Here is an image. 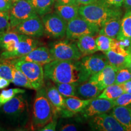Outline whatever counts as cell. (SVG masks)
<instances>
[{
	"mask_svg": "<svg viewBox=\"0 0 131 131\" xmlns=\"http://www.w3.org/2000/svg\"><path fill=\"white\" fill-rule=\"evenodd\" d=\"M45 78L54 83L80 84L88 81L89 75L83 68L81 61H59L53 60L44 65Z\"/></svg>",
	"mask_w": 131,
	"mask_h": 131,
	"instance_id": "1",
	"label": "cell"
},
{
	"mask_svg": "<svg viewBox=\"0 0 131 131\" xmlns=\"http://www.w3.org/2000/svg\"><path fill=\"white\" fill-rule=\"evenodd\" d=\"M78 13L80 16L100 29L109 19L122 17V15L119 8L110 6L103 0L92 4L81 5L79 6Z\"/></svg>",
	"mask_w": 131,
	"mask_h": 131,
	"instance_id": "2",
	"label": "cell"
},
{
	"mask_svg": "<svg viewBox=\"0 0 131 131\" xmlns=\"http://www.w3.org/2000/svg\"><path fill=\"white\" fill-rule=\"evenodd\" d=\"M53 117L52 106L47 96L45 86L37 90L32 112V123L37 127H42Z\"/></svg>",
	"mask_w": 131,
	"mask_h": 131,
	"instance_id": "3",
	"label": "cell"
},
{
	"mask_svg": "<svg viewBox=\"0 0 131 131\" xmlns=\"http://www.w3.org/2000/svg\"><path fill=\"white\" fill-rule=\"evenodd\" d=\"M11 61L15 67L20 70L27 77L34 89L38 90L45 84V74L42 66L30 61L12 59Z\"/></svg>",
	"mask_w": 131,
	"mask_h": 131,
	"instance_id": "4",
	"label": "cell"
},
{
	"mask_svg": "<svg viewBox=\"0 0 131 131\" xmlns=\"http://www.w3.org/2000/svg\"><path fill=\"white\" fill-rule=\"evenodd\" d=\"M100 28L97 26L91 24L81 16L78 15L68 23L66 36L69 40H78L80 37L84 35L96 36Z\"/></svg>",
	"mask_w": 131,
	"mask_h": 131,
	"instance_id": "5",
	"label": "cell"
},
{
	"mask_svg": "<svg viewBox=\"0 0 131 131\" xmlns=\"http://www.w3.org/2000/svg\"><path fill=\"white\" fill-rule=\"evenodd\" d=\"M49 50L53 60L59 61H77L83 57L77 44L68 40L55 42Z\"/></svg>",
	"mask_w": 131,
	"mask_h": 131,
	"instance_id": "6",
	"label": "cell"
},
{
	"mask_svg": "<svg viewBox=\"0 0 131 131\" xmlns=\"http://www.w3.org/2000/svg\"><path fill=\"white\" fill-rule=\"evenodd\" d=\"M37 15H38L27 0H15L9 11L10 28Z\"/></svg>",
	"mask_w": 131,
	"mask_h": 131,
	"instance_id": "7",
	"label": "cell"
},
{
	"mask_svg": "<svg viewBox=\"0 0 131 131\" xmlns=\"http://www.w3.org/2000/svg\"><path fill=\"white\" fill-rule=\"evenodd\" d=\"M45 34L53 38H62L66 36L68 23L54 12L41 16Z\"/></svg>",
	"mask_w": 131,
	"mask_h": 131,
	"instance_id": "8",
	"label": "cell"
},
{
	"mask_svg": "<svg viewBox=\"0 0 131 131\" xmlns=\"http://www.w3.org/2000/svg\"><path fill=\"white\" fill-rule=\"evenodd\" d=\"M89 122L92 129L100 131H126L112 115L104 114L94 116Z\"/></svg>",
	"mask_w": 131,
	"mask_h": 131,
	"instance_id": "9",
	"label": "cell"
},
{
	"mask_svg": "<svg viewBox=\"0 0 131 131\" xmlns=\"http://www.w3.org/2000/svg\"><path fill=\"white\" fill-rule=\"evenodd\" d=\"M104 53L107 59L109 64L118 70L120 69L127 68V63L131 55V49H125L117 40L115 46Z\"/></svg>",
	"mask_w": 131,
	"mask_h": 131,
	"instance_id": "10",
	"label": "cell"
},
{
	"mask_svg": "<svg viewBox=\"0 0 131 131\" xmlns=\"http://www.w3.org/2000/svg\"><path fill=\"white\" fill-rule=\"evenodd\" d=\"M10 30L33 38L41 37L45 34L43 24L39 15L23 21Z\"/></svg>",
	"mask_w": 131,
	"mask_h": 131,
	"instance_id": "11",
	"label": "cell"
},
{
	"mask_svg": "<svg viewBox=\"0 0 131 131\" xmlns=\"http://www.w3.org/2000/svg\"><path fill=\"white\" fill-rule=\"evenodd\" d=\"M38 40L35 38L19 34V44L15 51L12 52L4 51L1 54V58L12 60L20 58L29 53L33 49L38 47Z\"/></svg>",
	"mask_w": 131,
	"mask_h": 131,
	"instance_id": "12",
	"label": "cell"
},
{
	"mask_svg": "<svg viewBox=\"0 0 131 131\" xmlns=\"http://www.w3.org/2000/svg\"><path fill=\"white\" fill-rule=\"evenodd\" d=\"M27 101L24 96L18 94L5 103L0 111L7 117L18 118L27 109Z\"/></svg>",
	"mask_w": 131,
	"mask_h": 131,
	"instance_id": "13",
	"label": "cell"
},
{
	"mask_svg": "<svg viewBox=\"0 0 131 131\" xmlns=\"http://www.w3.org/2000/svg\"><path fill=\"white\" fill-rule=\"evenodd\" d=\"M114 106V101L96 97L92 100L82 112L86 118L92 117L97 115L107 113Z\"/></svg>",
	"mask_w": 131,
	"mask_h": 131,
	"instance_id": "14",
	"label": "cell"
},
{
	"mask_svg": "<svg viewBox=\"0 0 131 131\" xmlns=\"http://www.w3.org/2000/svg\"><path fill=\"white\" fill-rule=\"evenodd\" d=\"M81 63L90 77L100 72L109 64L106 55L101 54L84 56L81 59Z\"/></svg>",
	"mask_w": 131,
	"mask_h": 131,
	"instance_id": "15",
	"label": "cell"
},
{
	"mask_svg": "<svg viewBox=\"0 0 131 131\" xmlns=\"http://www.w3.org/2000/svg\"><path fill=\"white\" fill-rule=\"evenodd\" d=\"M118 70L110 64H107L100 72L91 75L89 80L95 82L103 90L106 87L115 83Z\"/></svg>",
	"mask_w": 131,
	"mask_h": 131,
	"instance_id": "16",
	"label": "cell"
},
{
	"mask_svg": "<svg viewBox=\"0 0 131 131\" xmlns=\"http://www.w3.org/2000/svg\"><path fill=\"white\" fill-rule=\"evenodd\" d=\"M16 59L40 64L42 66L46 64L53 60L49 49L45 46H38L29 53Z\"/></svg>",
	"mask_w": 131,
	"mask_h": 131,
	"instance_id": "17",
	"label": "cell"
},
{
	"mask_svg": "<svg viewBox=\"0 0 131 131\" xmlns=\"http://www.w3.org/2000/svg\"><path fill=\"white\" fill-rule=\"evenodd\" d=\"M45 88L47 96L53 108V116H56L65 109L64 97L60 94L55 85L48 83Z\"/></svg>",
	"mask_w": 131,
	"mask_h": 131,
	"instance_id": "18",
	"label": "cell"
},
{
	"mask_svg": "<svg viewBox=\"0 0 131 131\" xmlns=\"http://www.w3.org/2000/svg\"><path fill=\"white\" fill-rule=\"evenodd\" d=\"M102 91L96 83L88 80L78 85L76 95L82 99H94L98 97Z\"/></svg>",
	"mask_w": 131,
	"mask_h": 131,
	"instance_id": "19",
	"label": "cell"
},
{
	"mask_svg": "<svg viewBox=\"0 0 131 131\" xmlns=\"http://www.w3.org/2000/svg\"><path fill=\"white\" fill-rule=\"evenodd\" d=\"M112 115L126 129L131 131V107L115 106L112 108Z\"/></svg>",
	"mask_w": 131,
	"mask_h": 131,
	"instance_id": "20",
	"label": "cell"
},
{
	"mask_svg": "<svg viewBox=\"0 0 131 131\" xmlns=\"http://www.w3.org/2000/svg\"><path fill=\"white\" fill-rule=\"evenodd\" d=\"M77 45L83 56L94 54L98 51L95 35H86L80 37L77 42Z\"/></svg>",
	"mask_w": 131,
	"mask_h": 131,
	"instance_id": "21",
	"label": "cell"
},
{
	"mask_svg": "<svg viewBox=\"0 0 131 131\" xmlns=\"http://www.w3.org/2000/svg\"><path fill=\"white\" fill-rule=\"evenodd\" d=\"M79 6L76 5L61 4L55 3L54 10L57 14L68 23L79 15Z\"/></svg>",
	"mask_w": 131,
	"mask_h": 131,
	"instance_id": "22",
	"label": "cell"
},
{
	"mask_svg": "<svg viewBox=\"0 0 131 131\" xmlns=\"http://www.w3.org/2000/svg\"><path fill=\"white\" fill-rule=\"evenodd\" d=\"M19 41V34L10 30L0 37V48L6 52H14L17 49Z\"/></svg>",
	"mask_w": 131,
	"mask_h": 131,
	"instance_id": "23",
	"label": "cell"
},
{
	"mask_svg": "<svg viewBox=\"0 0 131 131\" xmlns=\"http://www.w3.org/2000/svg\"><path fill=\"white\" fill-rule=\"evenodd\" d=\"M64 99L65 109L72 114L82 112L92 100L82 99L76 96L64 97Z\"/></svg>",
	"mask_w": 131,
	"mask_h": 131,
	"instance_id": "24",
	"label": "cell"
},
{
	"mask_svg": "<svg viewBox=\"0 0 131 131\" xmlns=\"http://www.w3.org/2000/svg\"><path fill=\"white\" fill-rule=\"evenodd\" d=\"M121 22V17L114 18L109 19L100 29L98 34H102L116 39L120 31Z\"/></svg>",
	"mask_w": 131,
	"mask_h": 131,
	"instance_id": "25",
	"label": "cell"
},
{
	"mask_svg": "<svg viewBox=\"0 0 131 131\" xmlns=\"http://www.w3.org/2000/svg\"><path fill=\"white\" fill-rule=\"evenodd\" d=\"M117 40H127L131 41V9L127 10L122 19L120 31Z\"/></svg>",
	"mask_w": 131,
	"mask_h": 131,
	"instance_id": "26",
	"label": "cell"
},
{
	"mask_svg": "<svg viewBox=\"0 0 131 131\" xmlns=\"http://www.w3.org/2000/svg\"><path fill=\"white\" fill-rule=\"evenodd\" d=\"M39 16H42L51 12L55 0H27Z\"/></svg>",
	"mask_w": 131,
	"mask_h": 131,
	"instance_id": "27",
	"label": "cell"
},
{
	"mask_svg": "<svg viewBox=\"0 0 131 131\" xmlns=\"http://www.w3.org/2000/svg\"><path fill=\"white\" fill-rule=\"evenodd\" d=\"M124 92V89L122 85L114 83L104 88L98 97L114 101Z\"/></svg>",
	"mask_w": 131,
	"mask_h": 131,
	"instance_id": "28",
	"label": "cell"
},
{
	"mask_svg": "<svg viewBox=\"0 0 131 131\" xmlns=\"http://www.w3.org/2000/svg\"><path fill=\"white\" fill-rule=\"evenodd\" d=\"M117 42V40L102 34L96 36V43L98 51L106 52L112 49Z\"/></svg>",
	"mask_w": 131,
	"mask_h": 131,
	"instance_id": "29",
	"label": "cell"
},
{
	"mask_svg": "<svg viewBox=\"0 0 131 131\" xmlns=\"http://www.w3.org/2000/svg\"><path fill=\"white\" fill-rule=\"evenodd\" d=\"M13 80L12 83L16 86L27 88V89H34L30 81L25 75L20 70L16 69L14 65L12 68Z\"/></svg>",
	"mask_w": 131,
	"mask_h": 131,
	"instance_id": "30",
	"label": "cell"
},
{
	"mask_svg": "<svg viewBox=\"0 0 131 131\" xmlns=\"http://www.w3.org/2000/svg\"><path fill=\"white\" fill-rule=\"evenodd\" d=\"M55 83L58 91L64 97L76 95L77 87L78 84H75V83Z\"/></svg>",
	"mask_w": 131,
	"mask_h": 131,
	"instance_id": "31",
	"label": "cell"
},
{
	"mask_svg": "<svg viewBox=\"0 0 131 131\" xmlns=\"http://www.w3.org/2000/svg\"><path fill=\"white\" fill-rule=\"evenodd\" d=\"M13 63L11 60L0 58V76L12 82Z\"/></svg>",
	"mask_w": 131,
	"mask_h": 131,
	"instance_id": "32",
	"label": "cell"
},
{
	"mask_svg": "<svg viewBox=\"0 0 131 131\" xmlns=\"http://www.w3.org/2000/svg\"><path fill=\"white\" fill-rule=\"evenodd\" d=\"M25 92V90L20 88H12L9 89L3 90L0 93V109L5 103L10 100L16 95L24 94Z\"/></svg>",
	"mask_w": 131,
	"mask_h": 131,
	"instance_id": "33",
	"label": "cell"
},
{
	"mask_svg": "<svg viewBox=\"0 0 131 131\" xmlns=\"http://www.w3.org/2000/svg\"><path fill=\"white\" fill-rule=\"evenodd\" d=\"M9 12L0 11V37L10 30Z\"/></svg>",
	"mask_w": 131,
	"mask_h": 131,
	"instance_id": "34",
	"label": "cell"
},
{
	"mask_svg": "<svg viewBox=\"0 0 131 131\" xmlns=\"http://www.w3.org/2000/svg\"><path fill=\"white\" fill-rule=\"evenodd\" d=\"M131 80V70L127 68H124L119 69L116 75L115 83L122 84L125 82Z\"/></svg>",
	"mask_w": 131,
	"mask_h": 131,
	"instance_id": "35",
	"label": "cell"
},
{
	"mask_svg": "<svg viewBox=\"0 0 131 131\" xmlns=\"http://www.w3.org/2000/svg\"><path fill=\"white\" fill-rule=\"evenodd\" d=\"M115 106H127L131 104V94L124 92L114 101Z\"/></svg>",
	"mask_w": 131,
	"mask_h": 131,
	"instance_id": "36",
	"label": "cell"
},
{
	"mask_svg": "<svg viewBox=\"0 0 131 131\" xmlns=\"http://www.w3.org/2000/svg\"><path fill=\"white\" fill-rule=\"evenodd\" d=\"M56 116H53V118L48 123L41 127V129H39V130L41 131H54L56 130V127L57 124V121L56 119Z\"/></svg>",
	"mask_w": 131,
	"mask_h": 131,
	"instance_id": "37",
	"label": "cell"
},
{
	"mask_svg": "<svg viewBox=\"0 0 131 131\" xmlns=\"http://www.w3.org/2000/svg\"><path fill=\"white\" fill-rule=\"evenodd\" d=\"M13 0H0V11L9 12L12 7Z\"/></svg>",
	"mask_w": 131,
	"mask_h": 131,
	"instance_id": "38",
	"label": "cell"
},
{
	"mask_svg": "<svg viewBox=\"0 0 131 131\" xmlns=\"http://www.w3.org/2000/svg\"><path fill=\"white\" fill-rule=\"evenodd\" d=\"M104 3L112 7L119 8L123 5L124 0H103Z\"/></svg>",
	"mask_w": 131,
	"mask_h": 131,
	"instance_id": "39",
	"label": "cell"
},
{
	"mask_svg": "<svg viewBox=\"0 0 131 131\" xmlns=\"http://www.w3.org/2000/svg\"><path fill=\"white\" fill-rule=\"evenodd\" d=\"M55 3L61 4H70L80 6L77 0H55Z\"/></svg>",
	"mask_w": 131,
	"mask_h": 131,
	"instance_id": "40",
	"label": "cell"
},
{
	"mask_svg": "<svg viewBox=\"0 0 131 131\" xmlns=\"http://www.w3.org/2000/svg\"><path fill=\"white\" fill-rule=\"evenodd\" d=\"M10 83L11 81H10L9 80L0 76V90L4 89V88H7V86H9Z\"/></svg>",
	"mask_w": 131,
	"mask_h": 131,
	"instance_id": "41",
	"label": "cell"
},
{
	"mask_svg": "<svg viewBox=\"0 0 131 131\" xmlns=\"http://www.w3.org/2000/svg\"><path fill=\"white\" fill-rule=\"evenodd\" d=\"M121 85H122L123 88L124 92L131 94V80L125 82V83H123Z\"/></svg>",
	"mask_w": 131,
	"mask_h": 131,
	"instance_id": "42",
	"label": "cell"
},
{
	"mask_svg": "<svg viewBox=\"0 0 131 131\" xmlns=\"http://www.w3.org/2000/svg\"><path fill=\"white\" fill-rule=\"evenodd\" d=\"M77 128L75 125L72 124H68L64 126L60 129V130L63 131H70V130H77Z\"/></svg>",
	"mask_w": 131,
	"mask_h": 131,
	"instance_id": "43",
	"label": "cell"
},
{
	"mask_svg": "<svg viewBox=\"0 0 131 131\" xmlns=\"http://www.w3.org/2000/svg\"><path fill=\"white\" fill-rule=\"evenodd\" d=\"M79 5H87L95 3L99 0H77Z\"/></svg>",
	"mask_w": 131,
	"mask_h": 131,
	"instance_id": "44",
	"label": "cell"
},
{
	"mask_svg": "<svg viewBox=\"0 0 131 131\" xmlns=\"http://www.w3.org/2000/svg\"><path fill=\"white\" fill-rule=\"evenodd\" d=\"M124 7L127 10L131 9V0H124L123 3Z\"/></svg>",
	"mask_w": 131,
	"mask_h": 131,
	"instance_id": "45",
	"label": "cell"
},
{
	"mask_svg": "<svg viewBox=\"0 0 131 131\" xmlns=\"http://www.w3.org/2000/svg\"><path fill=\"white\" fill-rule=\"evenodd\" d=\"M127 68H129V69L131 70V55H130V58H129V61H128V63H127Z\"/></svg>",
	"mask_w": 131,
	"mask_h": 131,
	"instance_id": "46",
	"label": "cell"
},
{
	"mask_svg": "<svg viewBox=\"0 0 131 131\" xmlns=\"http://www.w3.org/2000/svg\"><path fill=\"white\" fill-rule=\"evenodd\" d=\"M4 130V129H3V127L0 126V130Z\"/></svg>",
	"mask_w": 131,
	"mask_h": 131,
	"instance_id": "47",
	"label": "cell"
},
{
	"mask_svg": "<svg viewBox=\"0 0 131 131\" xmlns=\"http://www.w3.org/2000/svg\"><path fill=\"white\" fill-rule=\"evenodd\" d=\"M13 1H15V0H13Z\"/></svg>",
	"mask_w": 131,
	"mask_h": 131,
	"instance_id": "48",
	"label": "cell"
}]
</instances>
